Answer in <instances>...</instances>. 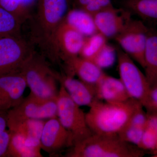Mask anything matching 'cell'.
I'll list each match as a JSON object with an SVG mask.
<instances>
[{
	"label": "cell",
	"mask_w": 157,
	"mask_h": 157,
	"mask_svg": "<svg viewBox=\"0 0 157 157\" xmlns=\"http://www.w3.org/2000/svg\"><path fill=\"white\" fill-rule=\"evenodd\" d=\"M31 15L29 39L40 54L52 63L59 61L56 45L57 32L70 8L68 0H36Z\"/></svg>",
	"instance_id": "6da1fadb"
},
{
	"label": "cell",
	"mask_w": 157,
	"mask_h": 157,
	"mask_svg": "<svg viewBox=\"0 0 157 157\" xmlns=\"http://www.w3.org/2000/svg\"><path fill=\"white\" fill-rule=\"evenodd\" d=\"M140 104L132 98L119 103L96 101L86 113L88 126L93 134L118 135Z\"/></svg>",
	"instance_id": "7a4b0ae2"
},
{
	"label": "cell",
	"mask_w": 157,
	"mask_h": 157,
	"mask_svg": "<svg viewBox=\"0 0 157 157\" xmlns=\"http://www.w3.org/2000/svg\"><path fill=\"white\" fill-rule=\"evenodd\" d=\"M67 157H141L145 151L118 135L93 134L70 147Z\"/></svg>",
	"instance_id": "3957f363"
},
{
	"label": "cell",
	"mask_w": 157,
	"mask_h": 157,
	"mask_svg": "<svg viewBox=\"0 0 157 157\" xmlns=\"http://www.w3.org/2000/svg\"><path fill=\"white\" fill-rule=\"evenodd\" d=\"M47 59L36 51L20 69L30 93L43 99L56 98L61 74L50 67Z\"/></svg>",
	"instance_id": "277c9868"
},
{
	"label": "cell",
	"mask_w": 157,
	"mask_h": 157,
	"mask_svg": "<svg viewBox=\"0 0 157 157\" xmlns=\"http://www.w3.org/2000/svg\"><path fill=\"white\" fill-rule=\"evenodd\" d=\"M57 117L70 134L72 147L93 134L88 126L86 113L70 98L61 84L57 97Z\"/></svg>",
	"instance_id": "5b68a950"
},
{
	"label": "cell",
	"mask_w": 157,
	"mask_h": 157,
	"mask_svg": "<svg viewBox=\"0 0 157 157\" xmlns=\"http://www.w3.org/2000/svg\"><path fill=\"white\" fill-rule=\"evenodd\" d=\"M117 50L119 78L130 98L139 101L144 107L151 90L146 76L132 58L120 48Z\"/></svg>",
	"instance_id": "8992f818"
},
{
	"label": "cell",
	"mask_w": 157,
	"mask_h": 157,
	"mask_svg": "<svg viewBox=\"0 0 157 157\" xmlns=\"http://www.w3.org/2000/svg\"><path fill=\"white\" fill-rule=\"evenodd\" d=\"M57 117V98L43 99L30 93L16 107L8 111V127L28 120Z\"/></svg>",
	"instance_id": "52a82bcc"
},
{
	"label": "cell",
	"mask_w": 157,
	"mask_h": 157,
	"mask_svg": "<svg viewBox=\"0 0 157 157\" xmlns=\"http://www.w3.org/2000/svg\"><path fill=\"white\" fill-rule=\"evenodd\" d=\"M35 51L21 35L0 38V75L19 71Z\"/></svg>",
	"instance_id": "ba28073f"
},
{
	"label": "cell",
	"mask_w": 157,
	"mask_h": 157,
	"mask_svg": "<svg viewBox=\"0 0 157 157\" xmlns=\"http://www.w3.org/2000/svg\"><path fill=\"white\" fill-rule=\"evenodd\" d=\"M149 26L140 20L132 18L114 38L122 50L144 68V55Z\"/></svg>",
	"instance_id": "9c48e42d"
},
{
	"label": "cell",
	"mask_w": 157,
	"mask_h": 157,
	"mask_svg": "<svg viewBox=\"0 0 157 157\" xmlns=\"http://www.w3.org/2000/svg\"><path fill=\"white\" fill-rule=\"evenodd\" d=\"M98 33L107 39H114L132 19V14L123 8L111 6L93 15Z\"/></svg>",
	"instance_id": "30bf717a"
},
{
	"label": "cell",
	"mask_w": 157,
	"mask_h": 157,
	"mask_svg": "<svg viewBox=\"0 0 157 157\" xmlns=\"http://www.w3.org/2000/svg\"><path fill=\"white\" fill-rule=\"evenodd\" d=\"M20 71L0 75V111H9L17 106L25 98L27 87Z\"/></svg>",
	"instance_id": "8fae6325"
},
{
	"label": "cell",
	"mask_w": 157,
	"mask_h": 157,
	"mask_svg": "<svg viewBox=\"0 0 157 157\" xmlns=\"http://www.w3.org/2000/svg\"><path fill=\"white\" fill-rule=\"evenodd\" d=\"M40 143L41 149L50 155L56 154L63 148L72 146L70 134L57 117L45 121Z\"/></svg>",
	"instance_id": "7c38bea8"
},
{
	"label": "cell",
	"mask_w": 157,
	"mask_h": 157,
	"mask_svg": "<svg viewBox=\"0 0 157 157\" xmlns=\"http://www.w3.org/2000/svg\"><path fill=\"white\" fill-rule=\"evenodd\" d=\"M85 38L82 34L64 20L57 32L56 45L60 60L63 61L79 56Z\"/></svg>",
	"instance_id": "4fadbf2b"
},
{
	"label": "cell",
	"mask_w": 157,
	"mask_h": 157,
	"mask_svg": "<svg viewBox=\"0 0 157 157\" xmlns=\"http://www.w3.org/2000/svg\"><path fill=\"white\" fill-rule=\"evenodd\" d=\"M63 62L66 69V74L73 76L76 75L79 79L95 89L105 73L94 62L79 56Z\"/></svg>",
	"instance_id": "5bb4252c"
},
{
	"label": "cell",
	"mask_w": 157,
	"mask_h": 157,
	"mask_svg": "<svg viewBox=\"0 0 157 157\" xmlns=\"http://www.w3.org/2000/svg\"><path fill=\"white\" fill-rule=\"evenodd\" d=\"M59 82L65 88L70 98L79 107H90L96 101H100L97 98L94 87L73 76L60 75Z\"/></svg>",
	"instance_id": "9a60e30c"
},
{
	"label": "cell",
	"mask_w": 157,
	"mask_h": 157,
	"mask_svg": "<svg viewBox=\"0 0 157 157\" xmlns=\"http://www.w3.org/2000/svg\"><path fill=\"white\" fill-rule=\"evenodd\" d=\"M95 90L98 100L105 102L119 103L131 98L120 79L106 73L96 85Z\"/></svg>",
	"instance_id": "2e32d148"
},
{
	"label": "cell",
	"mask_w": 157,
	"mask_h": 157,
	"mask_svg": "<svg viewBox=\"0 0 157 157\" xmlns=\"http://www.w3.org/2000/svg\"><path fill=\"white\" fill-rule=\"evenodd\" d=\"M144 109L143 105L139 104L118 135L124 141L139 147L147 121V113Z\"/></svg>",
	"instance_id": "e0dca14e"
},
{
	"label": "cell",
	"mask_w": 157,
	"mask_h": 157,
	"mask_svg": "<svg viewBox=\"0 0 157 157\" xmlns=\"http://www.w3.org/2000/svg\"><path fill=\"white\" fill-rule=\"evenodd\" d=\"M144 75L151 89L157 87V31L149 27L144 55Z\"/></svg>",
	"instance_id": "ac0fdd59"
},
{
	"label": "cell",
	"mask_w": 157,
	"mask_h": 157,
	"mask_svg": "<svg viewBox=\"0 0 157 157\" xmlns=\"http://www.w3.org/2000/svg\"><path fill=\"white\" fill-rule=\"evenodd\" d=\"M121 4L124 9L145 23L157 24V0H122Z\"/></svg>",
	"instance_id": "d6986e66"
},
{
	"label": "cell",
	"mask_w": 157,
	"mask_h": 157,
	"mask_svg": "<svg viewBox=\"0 0 157 157\" xmlns=\"http://www.w3.org/2000/svg\"><path fill=\"white\" fill-rule=\"evenodd\" d=\"M65 21L85 37L98 33L93 15L82 9H69Z\"/></svg>",
	"instance_id": "ffe728a7"
},
{
	"label": "cell",
	"mask_w": 157,
	"mask_h": 157,
	"mask_svg": "<svg viewBox=\"0 0 157 157\" xmlns=\"http://www.w3.org/2000/svg\"><path fill=\"white\" fill-rule=\"evenodd\" d=\"M45 122L42 120L29 119L8 127V128L10 132L18 133L25 137L31 146L41 147L40 139Z\"/></svg>",
	"instance_id": "44dd1931"
},
{
	"label": "cell",
	"mask_w": 157,
	"mask_h": 157,
	"mask_svg": "<svg viewBox=\"0 0 157 157\" xmlns=\"http://www.w3.org/2000/svg\"><path fill=\"white\" fill-rule=\"evenodd\" d=\"M10 132L11 137L7 157H43L41 147L31 146L22 135L15 132Z\"/></svg>",
	"instance_id": "7402d4cb"
},
{
	"label": "cell",
	"mask_w": 157,
	"mask_h": 157,
	"mask_svg": "<svg viewBox=\"0 0 157 157\" xmlns=\"http://www.w3.org/2000/svg\"><path fill=\"white\" fill-rule=\"evenodd\" d=\"M147 113V121L139 147L157 156V113Z\"/></svg>",
	"instance_id": "603a6c76"
},
{
	"label": "cell",
	"mask_w": 157,
	"mask_h": 157,
	"mask_svg": "<svg viewBox=\"0 0 157 157\" xmlns=\"http://www.w3.org/2000/svg\"><path fill=\"white\" fill-rule=\"evenodd\" d=\"M36 0H0V6L16 16L23 23L30 17L31 7Z\"/></svg>",
	"instance_id": "cb8c5ba5"
},
{
	"label": "cell",
	"mask_w": 157,
	"mask_h": 157,
	"mask_svg": "<svg viewBox=\"0 0 157 157\" xmlns=\"http://www.w3.org/2000/svg\"><path fill=\"white\" fill-rule=\"evenodd\" d=\"M22 24L16 16L0 6V38L21 35Z\"/></svg>",
	"instance_id": "d4e9b609"
},
{
	"label": "cell",
	"mask_w": 157,
	"mask_h": 157,
	"mask_svg": "<svg viewBox=\"0 0 157 157\" xmlns=\"http://www.w3.org/2000/svg\"><path fill=\"white\" fill-rule=\"evenodd\" d=\"M107 38L99 33L85 37L79 56L92 61L107 43Z\"/></svg>",
	"instance_id": "484cf974"
},
{
	"label": "cell",
	"mask_w": 157,
	"mask_h": 157,
	"mask_svg": "<svg viewBox=\"0 0 157 157\" xmlns=\"http://www.w3.org/2000/svg\"><path fill=\"white\" fill-rule=\"evenodd\" d=\"M72 8L82 9L93 15L113 6L111 0H73Z\"/></svg>",
	"instance_id": "4316f807"
},
{
	"label": "cell",
	"mask_w": 157,
	"mask_h": 157,
	"mask_svg": "<svg viewBox=\"0 0 157 157\" xmlns=\"http://www.w3.org/2000/svg\"><path fill=\"white\" fill-rule=\"evenodd\" d=\"M117 58V50L112 45L106 43L92 61L103 70L112 67Z\"/></svg>",
	"instance_id": "83f0119b"
},
{
	"label": "cell",
	"mask_w": 157,
	"mask_h": 157,
	"mask_svg": "<svg viewBox=\"0 0 157 157\" xmlns=\"http://www.w3.org/2000/svg\"><path fill=\"white\" fill-rule=\"evenodd\" d=\"M11 134L8 127V111H0V157H7Z\"/></svg>",
	"instance_id": "f1b7e54d"
},
{
	"label": "cell",
	"mask_w": 157,
	"mask_h": 157,
	"mask_svg": "<svg viewBox=\"0 0 157 157\" xmlns=\"http://www.w3.org/2000/svg\"><path fill=\"white\" fill-rule=\"evenodd\" d=\"M144 109L147 112L157 113V87L151 89Z\"/></svg>",
	"instance_id": "f546056e"
},
{
	"label": "cell",
	"mask_w": 157,
	"mask_h": 157,
	"mask_svg": "<svg viewBox=\"0 0 157 157\" xmlns=\"http://www.w3.org/2000/svg\"><path fill=\"white\" fill-rule=\"evenodd\" d=\"M73 0H68V2H69V4H70H70H71V2H72V1Z\"/></svg>",
	"instance_id": "4dcf8cb0"
}]
</instances>
